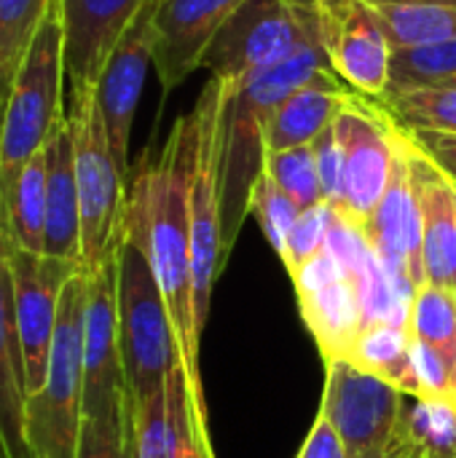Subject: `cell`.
Returning a JSON list of instances; mask_svg holds the SVG:
<instances>
[{
  "label": "cell",
  "mask_w": 456,
  "mask_h": 458,
  "mask_svg": "<svg viewBox=\"0 0 456 458\" xmlns=\"http://www.w3.org/2000/svg\"><path fill=\"white\" fill-rule=\"evenodd\" d=\"M194 115L175 121L161 153L142 161L126 199V215L137 223L153 274L164 293L175 327L180 362L185 370L194 413L207 421L204 386L199 373L202 333L194 314L191 268V169H194Z\"/></svg>",
  "instance_id": "obj_1"
},
{
  "label": "cell",
  "mask_w": 456,
  "mask_h": 458,
  "mask_svg": "<svg viewBox=\"0 0 456 458\" xmlns=\"http://www.w3.org/2000/svg\"><path fill=\"white\" fill-rule=\"evenodd\" d=\"M328 59L320 43H306L293 56L271 70L250 75L234 83L226 123H223V164H220V228H223V258H228L234 239L250 204V191L266 166V134L277 107L320 70Z\"/></svg>",
  "instance_id": "obj_2"
},
{
  "label": "cell",
  "mask_w": 456,
  "mask_h": 458,
  "mask_svg": "<svg viewBox=\"0 0 456 458\" xmlns=\"http://www.w3.org/2000/svg\"><path fill=\"white\" fill-rule=\"evenodd\" d=\"M116 301L126 397L140 405L164 389L180 365V349L142 233L126 212L116 247Z\"/></svg>",
  "instance_id": "obj_3"
},
{
  "label": "cell",
  "mask_w": 456,
  "mask_h": 458,
  "mask_svg": "<svg viewBox=\"0 0 456 458\" xmlns=\"http://www.w3.org/2000/svg\"><path fill=\"white\" fill-rule=\"evenodd\" d=\"M65 48L56 3L51 5L16 81L0 121V233L8 239L11 196L27 161L46 148L56 121L65 115ZM11 242V239H8Z\"/></svg>",
  "instance_id": "obj_4"
},
{
  "label": "cell",
  "mask_w": 456,
  "mask_h": 458,
  "mask_svg": "<svg viewBox=\"0 0 456 458\" xmlns=\"http://www.w3.org/2000/svg\"><path fill=\"white\" fill-rule=\"evenodd\" d=\"M83 314L86 274L78 271L59 301L46 384L27 397V443L35 458H75L83 424Z\"/></svg>",
  "instance_id": "obj_5"
},
{
  "label": "cell",
  "mask_w": 456,
  "mask_h": 458,
  "mask_svg": "<svg viewBox=\"0 0 456 458\" xmlns=\"http://www.w3.org/2000/svg\"><path fill=\"white\" fill-rule=\"evenodd\" d=\"M73 156L81 207V271H99L118 247L126 212V174L113 158L97 89L70 97Z\"/></svg>",
  "instance_id": "obj_6"
},
{
  "label": "cell",
  "mask_w": 456,
  "mask_h": 458,
  "mask_svg": "<svg viewBox=\"0 0 456 458\" xmlns=\"http://www.w3.org/2000/svg\"><path fill=\"white\" fill-rule=\"evenodd\" d=\"M234 83L210 75L194 115V169H191V268H194V314L204 333L215 279L223 271V228H220V164L223 123Z\"/></svg>",
  "instance_id": "obj_7"
},
{
  "label": "cell",
  "mask_w": 456,
  "mask_h": 458,
  "mask_svg": "<svg viewBox=\"0 0 456 458\" xmlns=\"http://www.w3.org/2000/svg\"><path fill=\"white\" fill-rule=\"evenodd\" d=\"M314 40L317 21L312 8L290 0H245L207 48L202 67L215 78L242 83Z\"/></svg>",
  "instance_id": "obj_8"
},
{
  "label": "cell",
  "mask_w": 456,
  "mask_h": 458,
  "mask_svg": "<svg viewBox=\"0 0 456 458\" xmlns=\"http://www.w3.org/2000/svg\"><path fill=\"white\" fill-rule=\"evenodd\" d=\"M333 123L344 153L341 209L336 215L363 228L390 185L400 123L382 99H368L357 91L347 97Z\"/></svg>",
  "instance_id": "obj_9"
},
{
  "label": "cell",
  "mask_w": 456,
  "mask_h": 458,
  "mask_svg": "<svg viewBox=\"0 0 456 458\" xmlns=\"http://www.w3.org/2000/svg\"><path fill=\"white\" fill-rule=\"evenodd\" d=\"M320 416L339 435L347 458H382L400 413L403 392L349 360H328Z\"/></svg>",
  "instance_id": "obj_10"
},
{
  "label": "cell",
  "mask_w": 456,
  "mask_h": 458,
  "mask_svg": "<svg viewBox=\"0 0 456 458\" xmlns=\"http://www.w3.org/2000/svg\"><path fill=\"white\" fill-rule=\"evenodd\" d=\"M317 40L328 67L357 94L384 99L390 91L392 43L368 0H317Z\"/></svg>",
  "instance_id": "obj_11"
},
{
  "label": "cell",
  "mask_w": 456,
  "mask_h": 458,
  "mask_svg": "<svg viewBox=\"0 0 456 458\" xmlns=\"http://www.w3.org/2000/svg\"><path fill=\"white\" fill-rule=\"evenodd\" d=\"M8 266L13 290V319L24 362V389L27 397H32L46 384L62 293L67 282L81 271V266L46 255H32L16 250L13 244Z\"/></svg>",
  "instance_id": "obj_12"
},
{
  "label": "cell",
  "mask_w": 456,
  "mask_h": 458,
  "mask_svg": "<svg viewBox=\"0 0 456 458\" xmlns=\"http://www.w3.org/2000/svg\"><path fill=\"white\" fill-rule=\"evenodd\" d=\"M363 231L384 274L411 301L427 282L422 266V204L411 161V137L403 126L390 185Z\"/></svg>",
  "instance_id": "obj_13"
},
{
  "label": "cell",
  "mask_w": 456,
  "mask_h": 458,
  "mask_svg": "<svg viewBox=\"0 0 456 458\" xmlns=\"http://www.w3.org/2000/svg\"><path fill=\"white\" fill-rule=\"evenodd\" d=\"M126 381L118 344L116 255L86 276L83 314V419H113L124 411Z\"/></svg>",
  "instance_id": "obj_14"
},
{
  "label": "cell",
  "mask_w": 456,
  "mask_h": 458,
  "mask_svg": "<svg viewBox=\"0 0 456 458\" xmlns=\"http://www.w3.org/2000/svg\"><path fill=\"white\" fill-rule=\"evenodd\" d=\"M156 5H159V0H148L142 5V11L134 16V21L126 27L118 46L113 48V54L102 70V78L97 83V102L102 110L110 150L124 174H129V140H132L137 102H140V94L145 86L148 67L153 64Z\"/></svg>",
  "instance_id": "obj_15"
},
{
  "label": "cell",
  "mask_w": 456,
  "mask_h": 458,
  "mask_svg": "<svg viewBox=\"0 0 456 458\" xmlns=\"http://www.w3.org/2000/svg\"><path fill=\"white\" fill-rule=\"evenodd\" d=\"M148 0H56L70 97L94 91L126 27Z\"/></svg>",
  "instance_id": "obj_16"
},
{
  "label": "cell",
  "mask_w": 456,
  "mask_h": 458,
  "mask_svg": "<svg viewBox=\"0 0 456 458\" xmlns=\"http://www.w3.org/2000/svg\"><path fill=\"white\" fill-rule=\"evenodd\" d=\"M298 306L320 352L328 360H347L363 330V303L355 282L341 271L328 247L312 258L296 276Z\"/></svg>",
  "instance_id": "obj_17"
},
{
  "label": "cell",
  "mask_w": 456,
  "mask_h": 458,
  "mask_svg": "<svg viewBox=\"0 0 456 458\" xmlns=\"http://www.w3.org/2000/svg\"><path fill=\"white\" fill-rule=\"evenodd\" d=\"M245 0H159L153 16V67L172 91L202 67L207 48Z\"/></svg>",
  "instance_id": "obj_18"
},
{
  "label": "cell",
  "mask_w": 456,
  "mask_h": 458,
  "mask_svg": "<svg viewBox=\"0 0 456 458\" xmlns=\"http://www.w3.org/2000/svg\"><path fill=\"white\" fill-rule=\"evenodd\" d=\"M43 255L81 266V207L73 156V126L65 113L46 142V236Z\"/></svg>",
  "instance_id": "obj_19"
},
{
  "label": "cell",
  "mask_w": 456,
  "mask_h": 458,
  "mask_svg": "<svg viewBox=\"0 0 456 458\" xmlns=\"http://www.w3.org/2000/svg\"><path fill=\"white\" fill-rule=\"evenodd\" d=\"M132 437L137 458H191L194 435V403L185 381L183 362L167 376L161 392L148 397L140 405H132L126 397Z\"/></svg>",
  "instance_id": "obj_20"
},
{
  "label": "cell",
  "mask_w": 456,
  "mask_h": 458,
  "mask_svg": "<svg viewBox=\"0 0 456 458\" xmlns=\"http://www.w3.org/2000/svg\"><path fill=\"white\" fill-rule=\"evenodd\" d=\"M411 137V134H409ZM411 161L422 204V266L425 282L456 293V191L454 182L414 145Z\"/></svg>",
  "instance_id": "obj_21"
},
{
  "label": "cell",
  "mask_w": 456,
  "mask_h": 458,
  "mask_svg": "<svg viewBox=\"0 0 456 458\" xmlns=\"http://www.w3.org/2000/svg\"><path fill=\"white\" fill-rule=\"evenodd\" d=\"M8 255L11 242L0 233V458H35L27 443V389Z\"/></svg>",
  "instance_id": "obj_22"
},
{
  "label": "cell",
  "mask_w": 456,
  "mask_h": 458,
  "mask_svg": "<svg viewBox=\"0 0 456 458\" xmlns=\"http://www.w3.org/2000/svg\"><path fill=\"white\" fill-rule=\"evenodd\" d=\"M352 89L331 70H320L312 81L296 89L271 115L266 148L288 150L298 145H312L339 115Z\"/></svg>",
  "instance_id": "obj_23"
},
{
  "label": "cell",
  "mask_w": 456,
  "mask_h": 458,
  "mask_svg": "<svg viewBox=\"0 0 456 458\" xmlns=\"http://www.w3.org/2000/svg\"><path fill=\"white\" fill-rule=\"evenodd\" d=\"M347 360L360 370L384 378L411 397H422V384L414 365V338L409 322H374L366 325Z\"/></svg>",
  "instance_id": "obj_24"
},
{
  "label": "cell",
  "mask_w": 456,
  "mask_h": 458,
  "mask_svg": "<svg viewBox=\"0 0 456 458\" xmlns=\"http://www.w3.org/2000/svg\"><path fill=\"white\" fill-rule=\"evenodd\" d=\"M392 43L414 48L456 40V0H368Z\"/></svg>",
  "instance_id": "obj_25"
},
{
  "label": "cell",
  "mask_w": 456,
  "mask_h": 458,
  "mask_svg": "<svg viewBox=\"0 0 456 458\" xmlns=\"http://www.w3.org/2000/svg\"><path fill=\"white\" fill-rule=\"evenodd\" d=\"M56 0H0V121L13 81Z\"/></svg>",
  "instance_id": "obj_26"
},
{
  "label": "cell",
  "mask_w": 456,
  "mask_h": 458,
  "mask_svg": "<svg viewBox=\"0 0 456 458\" xmlns=\"http://www.w3.org/2000/svg\"><path fill=\"white\" fill-rule=\"evenodd\" d=\"M43 236H46V148L38 150L22 169L8 209V239L16 250L43 255Z\"/></svg>",
  "instance_id": "obj_27"
},
{
  "label": "cell",
  "mask_w": 456,
  "mask_h": 458,
  "mask_svg": "<svg viewBox=\"0 0 456 458\" xmlns=\"http://www.w3.org/2000/svg\"><path fill=\"white\" fill-rule=\"evenodd\" d=\"M398 432L419 458H456V403L411 397V405H403Z\"/></svg>",
  "instance_id": "obj_28"
},
{
  "label": "cell",
  "mask_w": 456,
  "mask_h": 458,
  "mask_svg": "<svg viewBox=\"0 0 456 458\" xmlns=\"http://www.w3.org/2000/svg\"><path fill=\"white\" fill-rule=\"evenodd\" d=\"M409 327L417 344L433 349L456 370V293L438 284H422L411 298Z\"/></svg>",
  "instance_id": "obj_29"
},
{
  "label": "cell",
  "mask_w": 456,
  "mask_h": 458,
  "mask_svg": "<svg viewBox=\"0 0 456 458\" xmlns=\"http://www.w3.org/2000/svg\"><path fill=\"white\" fill-rule=\"evenodd\" d=\"M456 75V40L392 48L390 64V94H403L427 86H443Z\"/></svg>",
  "instance_id": "obj_30"
},
{
  "label": "cell",
  "mask_w": 456,
  "mask_h": 458,
  "mask_svg": "<svg viewBox=\"0 0 456 458\" xmlns=\"http://www.w3.org/2000/svg\"><path fill=\"white\" fill-rule=\"evenodd\" d=\"M390 115L409 131L456 134V86H427L382 99Z\"/></svg>",
  "instance_id": "obj_31"
},
{
  "label": "cell",
  "mask_w": 456,
  "mask_h": 458,
  "mask_svg": "<svg viewBox=\"0 0 456 458\" xmlns=\"http://www.w3.org/2000/svg\"><path fill=\"white\" fill-rule=\"evenodd\" d=\"M263 172L301 207V212L325 201L312 145H298V148L266 153Z\"/></svg>",
  "instance_id": "obj_32"
},
{
  "label": "cell",
  "mask_w": 456,
  "mask_h": 458,
  "mask_svg": "<svg viewBox=\"0 0 456 458\" xmlns=\"http://www.w3.org/2000/svg\"><path fill=\"white\" fill-rule=\"evenodd\" d=\"M247 212L258 220L266 242L271 244V250L282 258L285 252V244H288V236L296 225V220L301 217V207L263 172L253 191H250V204H247Z\"/></svg>",
  "instance_id": "obj_33"
},
{
  "label": "cell",
  "mask_w": 456,
  "mask_h": 458,
  "mask_svg": "<svg viewBox=\"0 0 456 458\" xmlns=\"http://www.w3.org/2000/svg\"><path fill=\"white\" fill-rule=\"evenodd\" d=\"M333 217H336V209L328 201L301 212L282 252V263L288 266L290 276H296L312 258H317L325 250Z\"/></svg>",
  "instance_id": "obj_34"
},
{
  "label": "cell",
  "mask_w": 456,
  "mask_h": 458,
  "mask_svg": "<svg viewBox=\"0 0 456 458\" xmlns=\"http://www.w3.org/2000/svg\"><path fill=\"white\" fill-rule=\"evenodd\" d=\"M126 443V403L113 419H83L75 458H124Z\"/></svg>",
  "instance_id": "obj_35"
},
{
  "label": "cell",
  "mask_w": 456,
  "mask_h": 458,
  "mask_svg": "<svg viewBox=\"0 0 456 458\" xmlns=\"http://www.w3.org/2000/svg\"><path fill=\"white\" fill-rule=\"evenodd\" d=\"M312 150H314V161H317L323 199L339 212L341 209V188H344V153H341V142L336 134V123H331L312 142Z\"/></svg>",
  "instance_id": "obj_36"
},
{
  "label": "cell",
  "mask_w": 456,
  "mask_h": 458,
  "mask_svg": "<svg viewBox=\"0 0 456 458\" xmlns=\"http://www.w3.org/2000/svg\"><path fill=\"white\" fill-rule=\"evenodd\" d=\"M409 131V129H406ZM414 145L456 185V134L446 131H409Z\"/></svg>",
  "instance_id": "obj_37"
},
{
  "label": "cell",
  "mask_w": 456,
  "mask_h": 458,
  "mask_svg": "<svg viewBox=\"0 0 456 458\" xmlns=\"http://www.w3.org/2000/svg\"><path fill=\"white\" fill-rule=\"evenodd\" d=\"M298 458H347V451H344L339 435L333 432V427L323 416H317Z\"/></svg>",
  "instance_id": "obj_38"
},
{
  "label": "cell",
  "mask_w": 456,
  "mask_h": 458,
  "mask_svg": "<svg viewBox=\"0 0 456 458\" xmlns=\"http://www.w3.org/2000/svg\"><path fill=\"white\" fill-rule=\"evenodd\" d=\"M382 458H419L417 456V451L403 440V435L395 429V435H392V440H390V445L384 448V454Z\"/></svg>",
  "instance_id": "obj_39"
},
{
  "label": "cell",
  "mask_w": 456,
  "mask_h": 458,
  "mask_svg": "<svg viewBox=\"0 0 456 458\" xmlns=\"http://www.w3.org/2000/svg\"><path fill=\"white\" fill-rule=\"evenodd\" d=\"M124 458H137V454H134V437H132V419H129V408H126V443H124Z\"/></svg>",
  "instance_id": "obj_40"
},
{
  "label": "cell",
  "mask_w": 456,
  "mask_h": 458,
  "mask_svg": "<svg viewBox=\"0 0 456 458\" xmlns=\"http://www.w3.org/2000/svg\"><path fill=\"white\" fill-rule=\"evenodd\" d=\"M290 3H296V5H304V8H312L317 0H290Z\"/></svg>",
  "instance_id": "obj_41"
},
{
  "label": "cell",
  "mask_w": 456,
  "mask_h": 458,
  "mask_svg": "<svg viewBox=\"0 0 456 458\" xmlns=\"http://www.w3.org/2000/svg\"><path fill=\"white\" fill-rule=\"evenodd\" d=\"M443 86H456V75H454V78H452V81H446Z\"/></svg>",
  "instance_id": "obj_42"
},
{
  "label": "cell",
  "mask_w": 456,
  "mask_h": 458,
  "mask_svg": "<svg viewBox=\"0 0 456 458\" xmlns=\"http://www.w3.org/2000/svg\"><path fill=\"white\" fill-rule=\"evenodd\" d=\"M454 403H456V370H454Z\"/></svg>",
  "instance_id": "obj_43"
},
{
  "label": "cell",
  "mask_w": 456,
  "mask_h": 458,
  "mask_svg": "<svg viewBox=\"0 0 456 458\" xmlns=\"http://www.w3.org/2000/svg\"><path fill=\"white\" fill-rule=\"evenodd\" d=\"M454 191H456V185H454Z\"/></svg>",
  "instance_id": "obj_44"
}]
</instances>
